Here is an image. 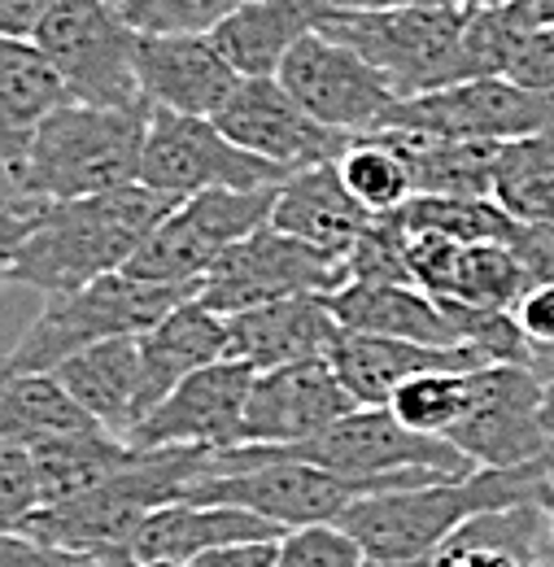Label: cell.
Instances as JSON below:
<instances>
[{"mask_svg": "<svg viewBox=\"0 0 554 567\" xmlns=\"http://www.w3.org/2000/svg\"><path fill=\"white\" fill-rule=\"evenodd\" d=\"M175 206V197L153 193L148 184H127L74 202H40L35 223L13 258V284L58 297L114 276L136 258V249Z\"/></svg>", "mask_w": 554, "mask_h": 567, "instance_id": "1", "label": "cell"}, {"mask_svg": "<svg viewBox=\"0 0 554 567\" xmlns=\"http://www.w3.org/2000/svg\"><path fill=\"white\" fill-rule=\"evenodd\" d=\"M214 472V450L206 445H157V450H136L132 463L110 476L105 485L88 494L35 506L31 519L22 524L27 537L62 546L74 555H92L101 564L136 567L132 546L144 519L157 506L184 502L193 485L209 481Z\"/></svg>", "mask_w": 554, "mask_h": 567, "instance_id": "2", "label": "cell"}, {"mask_svg": "<svg viewBox=\"0 0 554 567\" xmlns=\"http://www.w3.org/2000/svg\"><path fill=\"white\" fill-rule=\"evenodd\" d=\"M153 105H58L27 144L13 188L27 202H74L140 184Z\"/></svg>", "mask_w": 554, "mask_h": 567, "instance_id": "3", "label": "cell"}, {"mask_svg": "<svg viewBox=\"0 0 554 567\" xmlns=\"http://www.w3.org/2000/svg\"><path fill=\"white\" fill-rule=\"evenodd\" d=\"M197 288L175 284H148L127 271L101 276L74 292L44 297V315L22 332V341L0 358V371L9 375H53L66 358L92 350L114 337L148 332L166 310H175Z\"/></svg>", "mask_w": 554, "mask_h": 567, "instance_id": "4", "label": "cell"}, {"mask_svg": "<svg viewBox=\"0 0 554 567\" xmlns=\"http://www.w3.org/2000/svg\"><path fill=\"white\" fill-rule=\"evenodd\" d=\"M468 9L402 4V9H328L315 31L341 40L398 92V101L463 83Z\"/></svg>", "mask_w": 554, "mask_h": 567, "instance_id": "5", "label": "cell"}, {"mask_svg": "<svg viewBox=\"0 0 554 567\" xmlns=\"http://www.w3.org/2000/svg\"><path fill=\"white\" fill-rule=\"evenodd\" d=\"M276 193L279 188H209L179 202L123 271L148 284L197 288L236 240L271 227Z\"/></svg>", "mask_w": 554, "mask_h": 567, "instance_id": "6", "label": "cell"}, {"mask_svg": "<svg viewBox=\"0 0 554 567\" xmlns=\"http://www.w3.org/2000/svg\"><path fill=\"white\" fill-rule=\"evenodd\" d=\"M58 66L70 101L83 105H140L136 40L123 4L114 0H53L31 35Z\"/></svg>", "mask_w": 554, "mask_h": 567, "instance_id": "7", "label": "cell"}, {"mask_svg": "<svg viewBox=\"0 0 554 567\" xmlns=\"http://www.w3.org/2000/svg\"><path fill=\"white\" fill-rule=\"evenodd\" d=\"M288 175H293L288 166H276L240 148L232 136H223L214 118L171 114V110H153L148 118L140 184H148L153 193L188 202L209 188H279Z\"/></svg>", "mask_w": 554, "mask_h": 567, "instance_id": "8", "label": "cell"}, {"mask_svg": "<svg viewBox=\"0 0 554 567\" xmlns=\"http://www.w3.org/2000/svg\"><path fill=\"white\" fill-rule=\"evenodd\" d=\"M380 127H402L445 141H524L554 132V92H533L515 79H468L398 101Z\"/></svg>", "mask_w": 554, "mask_h": 567, "instance_id": "9", "label": "cell"}, {"mask_svg": "<svg viewBox=\"0 0 554 567\" xmlns=\"http://www.w3.org/2000/svg\"><path fill=\"white\" fill-rule=\"evenodd\" d=\"M542 380L533 367L489 362L468 371V398L459 424L445 432L476 467H515L554 450V436L542 427Z\"/></svg>", "mask_w": 554, "mask_h": 567, "instance_id": "10", "label": "cell"}, {"mask_svg": "<svg viewBox=\"0 0 554 567\" xmlns=\"http://www.w3.org/2000/svg\"><path fill=\"white\" fill-rule=\"evenodd\" d=\"M341 288V262L284 236L276 227H263L245 240H236L197 284V301L214 315L232 319L258 306H271L301 292H337Z\"/></svg>", "mask_w": 554, "mask_h": 567, "instance_id": "11", "label": "cell"}, {"mask_svg": "<svg viewBox=\"0 0 554 567\" xmlns=\"http://www.w3.org/2000/svg\"><path fill=\"white\" fill-rule=\"evenodd\" d=\"M276 79L306 114H315L319 123H328L346 136L376 132L384 123V114L398 105V92L384 83V74L371 71L353 49H346L341 40H332L324 31L301 35L288 49Z\"/></svg>", "mask_w": 554, "mask_h": 567, "instance_id": "12", "label": "cell"}, {"mask_svg": "<svg viewBox=\"0 0 554 567\" xmlns=\"http://www.w3.org/2000/svg\"><path fill=\"white\" fill-rule=\"evenodd\" d=\"M214 123L240 148H249L276 166H288V171L341 162V153L353 144V136L306 114L276 74L271 79H240L236 92L214 114Z\"/></svg>", "mask_w": 554, "mask_h": 567, "instance_id": "13", "label": "cell"}, {"mask_svg": "<svg viewBox=\"0 0 554 567\" xmlns=\"http://www.w3.org/2000/svg\"><path fill=\"white\" fill-rule=\"evenodd\" d=\"M258 380V367L240 358H218L202 371H193L171 398H162L136 427L132 445L157 450V445H206V450H232L245 445V402Z\"/></svg>", "mask_w": 554, "mask_h": 567, "instance_id": "14", "label": "cell"}, {"mask_svg": "<svg viewBox=\"0 0 554 567\" xmlns=\"http://www.w3.org/2000/svg\"><path fill=\"white\" fill-rule=\"evenodd\" d=\"M184 502L206 506H240L279 528H306V524H337L341 511L353 502V489L332 472L301 463V458H263L245 472L209 476L193 485Z\"/></svg>", "mask_w": 554, "mask_h": 567, "instance_id": "15", "label": "cell"}, {"mask_svg": "<svg viewBox=\"0 0 554 567\" xmlns=\"http://www.w3.org/2000/svg\"><path fill=\"white\" fill-rule=\"evenodd\" d=\"M349 411H358V402L328 354L258 371L245 402V445H297L346 420Z\"/></svg>", "mask_w": 554, "mask_h": 567, "instance_id": "16", "label": "cell"}, {"mask_svg": "<svg viewBox=\"0 0 554 567\" xmlns=\"http://www.w3.org/2000/svg\"><path fill=\"white\" fill-rule=\"evenodd\" d=\"M136 74L140 96L153 110L193 118H214L240 83L209 35H140Z\"/></svg>", "mask_w": 554, "mask_h": 567, "instance_id": "17", "label": "cell"}, {"mask_svg": "<svg viewBox=\"0 0 554 567\" xmlns=\"http://www.w3.org/2000/svg\"><path fill=\"white\" fill-rule=\"evenodd\" d=\"M328 362L337 367L341 384L358 406H389V398L428 371H476L489 367L472 346H416V341H398V337H371V332H346L332 341Z\"/></svg>", "mask_w": 554, "mask_h": 567, "instance_id": "18", "label": "cell"}, {"mask_svg": "<svg viewBox=\"0 0 554 567\" xmlns=\"http://www.w3.org/2000/svg\"><path fill=\"white\" fill-rule=\"evenodd\" d=\"M341 337V323L328 306V292H301L271 306L227 319V358H240L258 371H276L301 358H324Z\"/></svg>", "mask_w": 554, "mask_h": 567, "instance_id": "19", "label": "cell"}, {"mask_svg": "<svg viewBox=\"0 0 554 567\" xmlns=\"http://www.w3.org/2000/svg\"><path fill=\"white\" fill-rule=\"evenodd\" d=\"M288 528L240 511V506H206V502H171L157 506L136 533L132 559L136 567L193 564L209 550L240 546V542H279Z\"/></svg>", "mask_w": 554, "mask_h": 567, "instance_id": "20", "label": "cell"}, {"mask_svg": "<svg viewBox=\"0 0 554 567\" xmlns=\"http://www.w3.org/2000/svg\"><path fill=\"white\" fill-rule=\"evenodd\" d=\"M371 218H376V214L367 210V206L346 188L337 162H328V166L293 171V175L279 184L271 227L341 262L349 249L358 245V236L367 231Z\"/></svg>", "mask_w": 554, "mask_h": 567, "instance_id": "21", "label": "cell"}, {"mask_svg": "<svg viewBox=\"0 0 554 567\" xmlns=\"http://www.w3.org/2000/svg\"><path fill=\"white\" fill-rule=\"evenodd\" d=\"M227 358V319L184 297L148 332H140V420L171 398L193 371Z\"/></svg>", "mask_w": 554, "mask_h": 567, "instance_id": "22", "label": "cell"}, {"mask_svg": "<svg viewBox=\"0 0 554 567\" xmlns=\"http://www.w3.org/2000/svg\"><path fill=\"white\" fill-rule=\"evenodd\" d=\"M328 306L346 332H371V337H398L416 346H463L450 315L437 297H428L416 284H380L353 280L328 292Z\"/></svg>", "mask_w": 554, "mask_h": 567, "instance_id": "23", "label": "cell"}, {"mask_svg": "<svg viewBox=\"0 0 554 567\" xmlns=\"http://www.w3.org/2000/svg\"><path fill=\"white\" fill-rule=\"evenodd\" d=\"M66 101L62 74L35 40L0 35V171L9 179L22 166L35 127Z\"/></svg>", "mask_w": 554, "mask_h": 567, "instance_id": "24", "label": "cell"}, {"mask_svg": "<svg viewBox=\"0 0 554 567\" xmlns=\"http://www.w3.org/2000/svg\"><path fill=\"white\" fill-rule=\"evenodd\" d=\"M328 9L332 0H249L227 22H218L209 40L240 79H271L288 49L310 35Z\"/></svg>", "mask_w": 554, "mask_h": 567, "instance_id": "25", "label": "cell"}, {"mask_svg": "<svg viewBox=\"0 0 554 567\" xmlns=\"http://www.w3.org/2000/svg\"><path fill=\"white\" fill-rule=\"evenodd\" d=\"M53 375L105 432L132 436L140 424V337H114L79 350Z\"/></svg>", "mask_w": 554, "mask_h": 567, "instance_id": "26", "label": "cell"}, {"mask_svg": "<svg viewBox=\"0 0 554 567\" xmlns=\"http://www.w3.org/2000/svg\"><path fill=\"white\" fill-rule=\"evenodd\" d=\"M551 546L554 515L546 506L485 511L432 555V567H551Z\"/></svg>", "mask_w": 554, "mask_h": 567, "instance_id": "27", "label": "cell"}, {"mask_svg": "<svg viewBox=\"0 0 554 567\" xmlns=\"http://www.w3.org/2000/svg\"><path fill=\"white\" fill-rule=\"evenodd\" d=\"M136 445L127 436H114L105 427H79V432H58L40 445H31L35 481H40V506L70 502L105 485L132 463Z\"/></svg>", "mask_w": 554, "mask_h": 567, "instance_id": "28", "label": "cell"}, {"mask_svg": "<svg viewBox=\"0 0 554 567\" xmlns=\"http://www.w3.org/2000/svg\"><path fill=\"white\" fill-rule=\"evenodd\" d=\"M384 132L402 162L411 166L416 193L432 197H493V175H497V153L502 144L489 141H445V136H423L402 127H376Z\"/></svg>", "mask_w": 554, "mask_h": 567, "instance_id": "29", "label": "cell"}, {"mask_svg": "<svg viewBox=\"0 0 554 567\" xmlns=\"http://www.w3.org/2000/svg\"><path fill=\"white\" fill-rule=\"evenodd\" d=\"M101 427L66 389L58 375H9L0 371V441L13 445H40L58 432Z\"/></svg>", "mask_w": 554, "mask_h": 567, "instance_id": "30", "label": "cell"}, {"mask_svg": "<svg viewBox=\"0 0 554 567\" xmlns=\"http://www.w3.org/2000/svg\"><path fill=\"white\" fill-rule=\"evenodd\" d=\"M493 202L515 214L520 223L554 227V132L502 144L497 175H493Z\"/></svg>", "mask_w": 554, "mask_h": 567, "instance_id": "31", "label": "cell"}, {"mask_svg": "<svg viewBox=\"0 0 554 567\" xmlns=\"http://www.w3.org/2000/svg\"><path fill=\"white\" fill-rule=\"evenodd\" d=\"M402 223L411 231H441L459 245H511L520 231V218L502 210L493 197H432V193H416L402 206Z\"/></svg>", "mask_w": 554, "mask_h": 567, "instance_id": "32", "label": "cell"}, {"mask_svg": "<svg viewBox=\"0 0 554 567\" xmlns=\"http://www.w3.org/2000/svg\"><path fill=\"white\" fill-rule=\"evenodd\" d=\"M537 22L529 18L524 0L511 4H476L468 9L463 27V83L468 79H511V66Z\"/></svg>", "mask_w": 554, "mask_h": 567, "instance_id": "33", "label": "cell"}, {"mask_svg": "<svg viewBox=\"0 0 554 567\" xmlns=\"http://www.w3.org/2000/svg\"><path fill=\"white\" fill-rule=\"evenodd\" d=\"M346 188L367 206L371 214H389L402 210L411 197H416V179H411V166L402 162V153L393 148V141L384 132H367V136H353L341 162H337Z\"/></svg>", "mask_w": 554, "mask_h": 567, "instance_id": "34", "label": "cell"}, {"mask_svg": "<svg viewBox=\"0 0 554 567\" xmlns=\"http://www.w3.org/2000/svg\"><path fill=\"white\" fill-rule=\"evenodd\" d=\"M533 288L524 262L506 245H463L459 254V276L454 292L441 301H468V306H493V310H515V301Z\"/></svg>", "mask_w": 554, "mask_h": 567, "instance_id": "35", "label": "cell"}, {"mask_svg": "<svg viewBox=\"0 0 554 567\" xmlns=\"http://www.w3.org/2000/svg\"><path fill=\"white\" fill-rule=\"evenodd\" d=\"M411 249V227L402 223V210L376 214L358 245L341 258V284L353 280H380V284H416L407 267Z\"/></svg>", "mask_w": 554, "mask_h": 567, "instance_id": "36", "label": "cell"}, {"mask_svg": "<svg viewBox=\"0 0 554 567\" xmlns=\"http://www.w3.org/2000/svg\"><path fill=\"white\" fill-rule=\"evenodd\" d=\"M463 398H468V371H428L407 380L389 398V411L416 432L445 436L463 415Z\"/></svg>", "mask_w": 554, "mask_h": 567, "instance_id": "37", "label": "cell"}, {"mask_svg": "<svg viewBox=\"0 0 554 567\" xmlns=\"http://www.w3.org/2000/svg\"><path fill=\"white\" fill-rule=\"evenodd\" d=\"M441 310L450 315L459 341L472 346L485 362H515V367H529L533 362V341L515 323V310L468 306V301H441Z\"/></svg>", "mask_w": 554, "mask_h": 567, "instance_id": "38", "label": "cell"}, {"mask_svg": "<svg viewBox=\"0 0 554 567\" xmlns=\"http://www.w3.org/2000/svg\"><path fill=\"white\" fill-rule=\"evenodd\" d=\"M249 0H123L140 35H209Z\"/></svg>", "mask_w": 554, "mask_h": 567, "instance_id": "39", "label": "cell"}, {"mask_svg": "<svg viewBox=\"0 0 554 567\" xmlns=\"http://www.w3.org/2000/svg\"><path fill=\"white\" fill-rule=\"evenodd\" d=\"M367 550L341 524H306L279 537L276 567H367Z\"/></svg>", "mask_w": 554, "mask_h": 567, "instance_id": "40", "label": "cell"}, {"mask_svg": "<svg viewBox=\"0 0 554 567\" xmlns=\"http://www.w3.org/2000/svg\"><path fill=\"white\" fill-rule=\"evenodd\" d=\"M35 506H40V481L31 450L0 441V533H22Z\"/></svg>", "mask_w": 554, "mask_h": 567, "instance_id": "41", "label": "cell"}, {"mask_svg": "<svg viewBox=\"0 0 554 567\" xmlns=\"http://www.w3.org/2000/svg\"><path fill=\"white\" fill-rule=\"evenodd\" d=\"M459 254L463 245L441 236V231H411V249H407V267L416 288H423L428 297H450L454 292V276H459Z\"/></svg>", "mask_w": 554, "mask_h": 567, "instance_id": "42", "label": "cell"}, {"mask_svg": "<svg viewBox=\"0 0 554 567\" xmlns=\"http://www.w3.org/2000/svg\"><path fill=\"white\" fill-rule=\"evenodd\" d=\"M0 567H114L101 564L92 555H74L62 546L35 542L27 533H0Z\"/></svg>", "mask_w": 554, "mask_h": 567, "instance_id": "43", "label": "cell"}, {"mask_svg": "<svg viewBox=\"0 0 554 567\" xmlns=\"http://www.w3.org/2000/svg\"><path fill=\"white\" fill-rule=\"evenodd\" d=\"M533 284H554V227L551 223H520L515 240L506 245Z\"/></svg>", "mask_w": 554, "mask_h": 567, "instance_id": "44", "label": "cell"}, {"mask_svg": "<svg viewBox=\"0 0 554 567\" xmlns=\"http://www.w3.org/2000/svg\"><path fill=\"white\" fill-rule=\"evenodd\" d=\"M511 79L533 92H554V22L529 35V44L520 49V58L511 66Z\"/></svg>", "mask_w": 554, "mask_h": 567, "instance_id": "45", "label": "cell"}, {"mask_svg": "<svg viewBox=\"0 0 554 567\" xmlns=\"http://www.w3.org/2000/svg\"><path fill=\"white\" fill-rule=\"evenodd\" d=\"M35 210H40V202H27V197L0 206V288L13 284V258L35 223Z\"/></svg>", "mask_w": 554, "mask_h": 567, "instance_id": "46", "label": "cell"}, {"mask_svg": "<svg viewBox=\"0 0 554 567\" xmlns=\"http://www.w3.org/2000/svg\"><path fill=\"white\" fill-rule=\"evenodd\" d=\"M515 323L533 346H554V284H533L515 301Z\"/></svg>", "mask_w": 554, "mask_h": 567, "instance_id": "47", "label": "cell"}, {"mask_svg": "<svg viewBox=\"0 0 554 567\" xmlns=\"http://www.w3.org/2000/svg\"><path fill=\"white\" fill-rule=\"evenodd\" d=\"M279 559V542H240V546H223V550H209L193 564L202 567H276Z\"/></svg>", "mask_w": 554, "mask_h": 567, "instance_id": "48", "label": "cell"}, {"mask_svg": "<svg viewBox=\"0 0 554 567\" xmlns=\"http://www.w3.org/2000/svg\"><path fill=\"white\" fill-rule=\"evenodd\" d=\"M49 9H53V0H0V35L31 40Z\"/></svg>", "mask_w": 554, "mask_h": 567, "instance_id": "49", "label": "cell"}, {"mask_svg": "<svg viewBox=\"0 0 554 567\" xmlns=\"http://www.w3.org/2000/svg\"><path fill=\"white\" fill-rule=\"evenodd\" d=\"M402 4H437V9H472V0H332V9H402Z\"/></svg>", "mask_w": 554, "mask_h": 567, "instance_id": "50", "label": "cell"}, {"mask_svg": "<svg viewBox=\"0 0 554 567\" xmlns=\"http://www.w3.org/2000/svg\"><path fill=\"white\" fill-rule=\"evenodd\" d=\"M533 375L542 380V384H551L554 380V346H533Z\"/></svg>", "mask_w": 554, "mask_h": 567, "instance_id": "51", "label": "cell"}, {"mask_svg": "<svg viewBox=\"0 0 554 567\" xmlns=\"http://www.w3.org/2000/svg\"><path fill=\"white\" fill-rule=\"evenodd\" d=\"M524 9H529V18L537 27H551L554 22V0H524Z\"/></svg>", "mask_w": 554, "mask_h": 567, "instance_id": "52", "label": "cell"}, {"mask_svg": "<svg viewBox=\"0 0 554 567\" xmlns=\"http://www.w3.org/2000/svg\"><path fill=\"white\" fill-rule=\"evenodd\" d=\"M542 427L554 436V380L542 389Z\"/></svg>", "mask_w": 554, "mask_h": 567, "instance_id": "53", "label": "cell"}, {"mask_svg": "<svg viewBox=\"0 0 554 567\" xmlns=\"http://www.w3.org/2000/svg\"><path fill=\"white\" fill-rule=\"evenodd\" d=\"M367 567H432V559H407V564H376V559H371Z\"/></svg>", "mask_w": 554, "mask_h": 567, "instance_id": "54", "label": "cell"}, {"mask_svg": "<svg viewBox=\"0 0 554 567\" xmlns=\"http://www.w3.org/2000/svg\"><path fill=\"white\" fill-rule=\"evenodd\" d=\"M476 4H511V0H472V9H476Z\"/></svg>", "mask_w": 554, "mask_h": 567, "instance_id": "55", "label": "cell"}, {"mask_svg": "<svg viewBox=\"0 0 554 567\" xmlns=\"http://www.w3.org/2000/svg\"><path fill=\"white\" fill-rule=\"evenodd\" d=\"M157 567H202V564H157Z\"/></svg>", "mask_w": 554, "mask_h": 567, "instance_id": "56", "label": "cell"}, {"mask_svg": "<svg viewBox=\"0 0 554 567\" xmlns=\"http://www.w3.org/2000/svg\"><path fill=\"white\" fill-rule=\"evenodd\" d=\"M551 515H554V511H551ZM551 567H554V546H551Z\"/></svg>", "mask_w": 554, "mask_h": 567, "instance_id": "57", "label": "cell"}, {"mask_svg": "<svg viewBox=\"0 0 554 567\" xmlns=\"http://www.w3.org/2000/svg\"><path fill=\"white\" fill-rule=\"evenodd\" d=\"M114 4H123V0H114Z\"/></svg>", "mask_w": 554, "mask_h": 567, "instance_id": "58", "label": "cell"}]
</instances>
